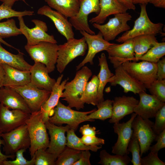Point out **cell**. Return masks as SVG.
<instances>
[{"label": "cell", "mask_w": 165, "mask_h": 165, "mask_svg": "<svg viewBox=\"0 0 165 165\" xmlns=\"http://www.w3.org/2000/svg\"><path fill=\"white\" fill-rule=\"evenodd\" d=\"M92 75L91 70L87 67L83 66L78 70L74 78L65 84L64 91L61 97L68 104V106L75 108L79 110L83 108L84 104L81 98L88 80Z\"/></svg>", "instance_id": "1"}, {"label": "cell", "mask_w": 165, "mask_h": 165, "mask_svg": "<svg viewBox=\"0 0 165 165\" xmlns=\"http://www.w3.org/2000/svg\"><path fill=\"white\" fill-rule=\"evenodd\" d=\"M25 124L30 140L29 151L32 158L37 150L48 148L50 139L40 110L31 112Z\"/></svg>", "instance_id": "2"}, {"label": "cell", "mask_w": 165, "mask_h": 165, "mask_svg": "<svg viewBox=\"0 0 165 165\" xmlns=\"http://www.w3.org/2000/svg\"><path fill=\"white\" fill-rule=\"evenodd\" d=\"M146 5L140 4L141 11L139 16L134 22L133 28L125 32L118 37L116 41L122 43L138 36L156 35L162 32L163 24L161 23H155L149 18L146 10Z\"/></svg>", "instance_id": "3"}, {"label": "cell", "mask_w": 165, "mask_h": 165, "mask_svg": "<svg viewBox=\"0 0 165 165\" xmlns=\"http://www.w3.org/2000/svg\"><path fill=\"white\" fill-rule=\"evenodd\" d=\"M96 109L85 112L75 111L69 106H65L59 101L54 108L53 116L49 117V121L57 125L67 124L70 129L75 131L81 123L87 121H94V119H88L87 116Z\"/></svg>", "instance_id": "4"}, {"label": "cell", "mask_w": 165, "mask_h": 165, "mask_svg": "<svg viewBox=\"0 0 165 165\" xmlns=\"http://www.w3.org/2000/svg\"><path fill=\"white\" fill-rule=\"evenodd\" d=\"M87 49V46L83 36L79 39H70L64 44L58 45L56 63L57 71L60 73H62L74 59L84 56Z\"/></svg>", "instance_id": "5"}, {"label": "cell", "mask_w": 165, "mask_h": 165, "mask_svg": "<svg viewBox=\"0 0 165 165\" xmlns=\"http://www.w3.org/2000/svg\"><path fill=\"white\" fill-rule=\"evenodd\" d=\"M24 48L35 62H40L45 65L49 73L54 70L58 50L57 43L41 42L34 46L26 45Z\"/></svg>", "instance_id": "6"}, {"label": "cell", "mask_w": 165, "mask_h": 165, "mask_svg": "<svg viewBox=\"0 0 165 165\" xmlns=\"http://www.w3.org/2000/svg\"><path fill=\"white\" fill-rule=\"evenodd\" d=\"M124 69L136 80L148 89L157 79L156 63L142 61L139 62L126 61L121 64Z\"/></svg>", "instance_id": "7"}, {"label": "cell", "mask_w": 165, "mask_h": 165, "mask_svg": "<svg viewBox=\"0 0 165 165\" xmlns=\"http://www.w3.org/2000/svg\"><path fill=\"white\" fill-rule=\"evenodd\" d=\"M1 137L4 142L3 151L7 155H15L19 150L27 149L30 145V140L25 124L9 132L2 133Z\"/></svg>", "instance_id": "8"}, {"label": "cell", "mask_w": 165, "mask_h": 165, "mask_svg": "<svg viewBox=\"0 0 165 165\" xmlns=\"http://www.w3.org/2000/svg\"><path fill=\"white\" fill-rule=\"evenodd\" d=\"M132 17L129 13H119L114 15L113 17L109 19L104 24L94 23L92 25L99 31L106 41L109 42L114 40L121 33L130 29L127 23Z\"/></svg>", "instance_id": "9"}, {"label": "cell", "mask_w": 165, "mask_h": 165, "mask_svg": "<svg viewBox=\"0 0 165 165\" xmlns=\"http://www.w3.org/2000/svg\"><path fill=\"white\" fill-rule=\"evenodd\" d=\"M18 19L19 28L27 40L26 45L34 46L41 42L57 43L54 36L47 33L48 27L45 22L38 19L32 20L31 21L34 24L35 26L30 28L25 24L23 16L18 17Z\"/></svg>", "instance_id": "10"}, {"label": "cell", "mask_w": 165, "mask_h": 165, "mask_svg": "<svg viewBox=\"0 0 165 165\" xmlns=\"http://www.w3.org/2000/svg\"><path fill=\"white\" fill-rule=\"evenodd\" d=\"M154 123L149 119H144L137 115L134 119L131 127L139 141L141 148L140 156L147 152L152 143L156 141L157 136L152 127Z\"/></svg>", "instance_id": "11"}, {"label": "cell", "mask_w": 165, "mask_h": 165, "mask_svg": "<svg viewBox=\"0 0 165 165\" xmlns=\"http://www.w3.org/2000/svg\"><path fill=\"white\" fill-rule=\"evenodd\" d=\"M10 88L22 97L31 113L40 110L41 107L50 97L51 92L40 89L30 82L23 86Z\"/></svg>", "instance_id": "12"}, {"label": "cell", "mask_w": 165, "mask_h": 165, "mask_svg": "<svg viewBox=\"0 0 165 165\" xmlns=\"http://www.w3.org/2000/svg\"><path fill=\"white\" fill-rule=\"evenodd\" d=\"M100 0H80L79 7L77 15L69 18V21L76 30L85 31L92 35L95 32L92 30L88 22L89 15L95 13L98 14L100 12Z\"/></svg>", "instance_id": "13"}, {"label": "cell", "mask_w": 165, "mask_h": 165, "mask_svg": "<svg viewBox=\"0 0 165 165\" xmlns=\"http://www.w3.org/2000/svg\"><path fill=\"white\" fill-rule=\"evenodd\" d=\"M113 65L115 68V74L107 81L111 86H116L117 85L120 86L123 88L124 93H126L132 92L136 94L146 91V88L144 85L125 70L121 64L117 63Z\"/></svg>", "instance_id": "14"}, {"label": "cell", "mask_w": 165, "mask_h": 165, "mask_svg": "<svg viewBox=\"0 0 165 165\" xmlns=\"http://www.w3.org/2000/svg\"><path fill=\"white\" fill-rule=\"evenodd\" d=\"M31 113L19 109H11L0 103V130L9 132L25 124Z\"/></svg>", "instance_id": "15"}, {"label": "cell", "mask_w": 165, "mask_h": 165, "mask_svg": "<svg viewBox=\"0 0 165 165\" xmlns=\"http://www.w3.org/2000/svg\"><path fill=\"white\" fill-rule=\"evenodd\" d=\"M137 115L133 112L130 119L127 122L114 123V131L117 134L118 137L116 142L112 147V153L122 156L129 154L127 147L133 132L131 123Z\"/></svg>", "instance_id": "16"}, {"label": "cell", "mask_w": 165, "mask_h": 165, "mask_svg": "<svg viewBox=\"0 0 165 165\" xmlns=\"http://www.w3.org/2000/svg\"><path fill=\"white\" fill-rule=\"evenodd\" d=\"M80 32L85 39L87 46L88 52L84 59L76 66L77 71L88 63L91 65L93 64V59L96 54L102 51H106L112 44L106 41L100 31L96 35L90 34L83 31H80Z\"/></svg>", "instance_id": "17"}, {"label": "cell", "mask_w": 165, "mask_h": 165, "mask_svg": "<svg viewBox=\"0 0 165 165\" xmlns=\"http://www.w3.org/2000/svg\"><path fill=\"white\" fill-rule=\"evenodd\" d=\"M45 124L50 136L49 146L46 150L57 159L66 146L65 133L70 128L68 125L58 126L49 121L46 122Z\"/></svg>", "instance_id": "18"}, {"label": "cell", "mask_w": 165, "mask_h": 165, "mask_svg": "<svg viewBox=\"0 0 165 165\" xmlns=\"http://www.w3.org/2000/svg\"><path fill=\"white\" fill-rule=\"evenodd\" d=\"M140 100L134 110V112L143 119L155 117L160 108L165 104L155 96L142 91L138 94Z\"/></svg>", "instance_id": "19"}, {"label": "cell", "mask_w": 165, "mask_h": 165, "mask_svg": "<svg viewBox=\"0 0 165 165\" xmlns=\"http://www.w3.org/2000/svg\"><path fill=\"white\" fill-rule=\"evenodd\" d=\"M37 13L49 18L53 21L58 31L67 40L74 38L73 26L68 18L48 6L44 5L40 7Z\"/></svg>", "instance_id": "20"}, {"label": "cell", "mask_w": 165, "mask_h": 165, "mask_svg": "<svg viewBox=\"0 0 165 165\" xmlns=\"http://www.w3.org/2000/svg\"><path fill=\"white\" fill-rule=\"evenodd\" d=\"M139 101L133 96L116 97L112 103V114L109 120L110 123L119 122L125 116L134 112Z\"/></svg>", "instance_id": "21"}, {"label": "cell", "mask_w": 165, "mask_h": 165, "mask_svg": "<svg viewBox=\"0 0 165 165\" xmlns=\"http://www.w3.org/2000/svg\"><path fill=\"white\" fill-rule=\"evenodd\" d=\"M106 51L112 64L119 62L121 64L125 61H133L135 57L133 38L120 44L112 43Z\"/></svg>", "instance_id": "22"}, {"label": "cell", "mask_w": 165, "mask_h": 165, "mask_svg": "<svg viewBox=\"0 0 165 165\" xmlns=\"http://www.w3.org/2000/svg\"><path fill=\"white\" fill-rule=\"evenodd\" d=\"M30 82L38 88L51 91L56 80L51 78L45 65L40 62H35L30 70Z\"/></svg>", "instance_id": "23"}, {"label": "cell", "mask_w": 165, "mask_h": 165, "mask_svg": "<svg viewBox=\"0 0 165 165\" xmlns=\"http://www.w3.org/2000/svg\"><path fill=\"white\" fill-rule=\"evenodd\" d=\"M63 76V75L62 74L58 77L50 97L40 109L43 120L45 123L49 121L50 114L54 113V108L57 105L62 94L65 84L69 80V78H68L61 82Z\"/></svg>", "instance_id": "24"}, {"label": "cell", "mask_w": 165, "mask_h": 165, "mask_svg": "<svg viewBox=\"0 0 165 165\" xmlns=\"http://www.w3.org/2000/svg\"><path fill=\"white\" fill-rule=\"evenodd\" d=\"M0 103L11 109H19L31 113L22 97L9 87L3 86L0 89Z\"/></svg>", "instance_id": "25"}, {"label": "cell", "mask_w": 165, "mask_h": 165, "mask_svg": "<svg viewBox=\"0 0 165 165\" xmlns=\"http://www.w3.org/2000/svg\"><path fill=\"white\" fill-rule=\"evenodd\" d=\"M2 64L5 72L3 86H21L30 82V71L21 70L6 64Z\"/></svg>", "instance_id": "26"}, {"label": "cell", "mask_w": 165, "mask_h": 165, "mask_svg": "<svg viewBox=\"0 0 165 165\" xmlns=\"http://www.w3.org/2000/svg\"><path fill=\"white\" fill-rule=\"evenodd\" d=\"M99 5V13L96 16L90 20L91 24H102L109 16L126 13L128 10L117 0H100Z\"/></svg>", "instance_id": "27"}, {"label": "cell", "mask_w": 165, "mask_h": 165, "mask_svg": "<svg viewBox=\"0 0 165 165\" xmlns=\"http://www.w3.org/2000/svg\"><path fill=\"white\" fill-rule=\"evenodd\" d=\"M50 7L67 18L75 16L79 7V0H45Z\"/></svg>", "instance_id": "28"}, {"label": "cell", "mask_w": 165, "mask_h": 165, "mask_svg": "<svg viewBox=\"0 0 165 165\" xmlns=\"http://www.w3.org/2000/svg\"><path fill=\"white\" fill-rule=\"evenodd\" d=\"M0 42V62L23 71H30L32 66L24 59V53L20 51L17 54L5 50Z\"/></svg>", "instance_id": "29"}, {"label": "cell", "mask_w": 165, "mask_h": 165, "mask_svg": "<svg viewBox=\"0 0 165 165\" xmlns=\"http://www.w3.org/2000/svg\"><path fill=\"white\" fill-rule=\"evenodd\" d=\"M135 57L133 61L137 60L158 42L155 35H141L133 38Z\"/></svg>", "instance_id": "30"}, {"label": "cell", "mask_w": 165, "mask_h": 165, "mask_svg": "<svg viewBox=\"0 0 165 165\" xmlns=\"http://www.w3.org/2000/svg\"><path fill=\"white\" fill-rule=\"evenodd\" d=\"M98 65L100 66L99 72L97 75L99 79L98 90V102L100 103L104 100L103 91L108 80L114 75L109 69L105 54L102 53L98 57Z\"/></svg>", "instance_id": "31"}, {"label": "cell", "mask_w": 165, "mask_h": 165, "mask_svg": "<svg viewBox=\"0 0 165 165\" xmlns=\"http://www.w3.org/2000/svg\"><path fill=\"white\" fill-rule=\"evenodd\" d=\"M99 82L98 77L96 75H94L90 80L87 82L81 98L83 103L94 106L98 104Z\"/></svg>", "instance_id": "32"}, {"label": "cell", "mask_w": 165, "mask_h": 165, "mask_svg": "<svg viewBox=\"0 0 165 165\" xmlns=\"http://www.w3.org/2000/svg\"><path fill=\"white\" fill-rule=\"evenodd\" d=\"M113 100L107 99L99 103L97 105V109L89 114L87 117L89 119L105 120L111 118L112 114Z\"/></svg>", "instance_id": "33"}, {"label": "cell", "mask_w": 165, "mask_h": 165, "mask_svg": "<svg viewBox=\"0 0 165 165\" xmlns=\"http://www.w3.org/2000/svg\"><path fill=\"white\" fill-rule=\"evenodd\" d=\"M99 157L100 160L98 163L102 165H127L131 161L128 155H111L105 149L101 151Z\"/></svg>", "instance_id": "34"}, {"label": "cell", "mask_w": 165, "mask_h": 165, "mask_svg": "<svg viewBox=\"0 0 165 165\" xmlns=\"http://www.w3.org/2000/svg\"><path fill=\"white\" fill-rule=\"evenodd\" d=\"M75 132L74 130L71 129H69L67 131V146L78 150H90L94 152H97L101 148V146L99 147L85 145L82 142L80 138L76 136Z\"/></svg>", "instance_id": "35"}, {"label": "cell", "mask_w": 165, "mask_h": 165, "mask_svg": "<svg viewBox=\"0 0 165 165\" xmlns=\"http://www.w3.org/2000/svg\"><path fill=\"white\" fill-rule=\"evenodd\" d=\"M81 152L66 146L57 157L55 165H73L79 159Z\"/></svg>", "instance_id": "36"}, {"label": "cell", "mask_w": 165, "mask_h": 165, "mask_svg": "<svg viewBox=\"0 0 165 165\" xmlns=\"http://www.w3.org/2000/svg\"><path fill=\"white\" fill-rule=\"evenodd\" d=\"M165 55V42H158L153 47L138 58L139 60L156 63Z\"/></svg>", "instance_id": "37"}, {"label": "cell", "mask_w": 165, "mask_h": 165, "mask_svg": "<svg viewBox=\"0 0 165 165\" xmlns=\"http://www.w3.org/2000/svg\"><path fill=\"white\" fill-rule=\"evenodd\" d=\"M21 34L22 33L16 26L14 19H8L6 21L0 22V37L2 38Z\"/></svg>", "instance_id": "38"}, {"label": "cell", "mask_w": 165, "mask_h": 165, "mask_svg": "<svg viewBox=\"0 0 165 165\" xmlns=\"http://www.w3.org/2000/svg\"><path fill=\"white\" fill-rule=\"evenodd\" d=\"M127 150L131 153L132 158L130 162L133 165H141V148L139 141L133 133L129 143Z\"/></svg>", "instance_id": "39"}, {"label": "cell", "mask_w": 165, "mask_h": 165, "mask_svg": "<svg viewBox=\"0 0 165 165\" xmlns=\"http://www.w3.org/2000/svg\"><path fill=\"white\" fill-rule=\"evenodd\" d=\"M35 165H55L56 158L45 149H39L33 156Z\"/></svg>", "instance_id": "40"}, {"label": "cell", "mask_w": 165, "mask_h": 165, "mask_svg": "<svg viewBox=\"0 0 165 165\" xmlns=\"http://www.w3.org/2000/svg\"><path fill=\"white\" fill-rule=\"evenodd\" d=\"M34 14V12L25 10L17 11L2 3L0 6V21L4 19H8L14 17L31 16Z\"/></svg>", "instance_id": "41"}, {"label": "cell", "mask_w": 165, "mask_h": 165, "mask_svg": "<svg viewBox=\"0 0 165 165\" xmlns=\"http://www.w3.org/2000/svg\"><path fill=\"white\" fill-rule=\"evenodd\" d=\"M151 95L156 97L161 101L165 102V80H156L148 89Z\"/></svg>", "instance_id": "42"}, {"label": "cell", "mask_w": 165, "mask_h": 165, "mask_svg": "<svg viewBox=\"0 0 165 165\" xmlns=\"http://www.w3.org/2000/svg\"><path fill=\"white\" fill-rule=\"evenodd\" d=\"M27 149L23 148L19 150L16 153V159L13 160H5L3 165H35L34 156L31 160H27L24 156V153Z\"/></svg>", "instance_id": "43"}, {"label": "cell", "mask_w": 165, "mask_h": 165, "mask_svg": "<svg viewBox=\"0 0 165 165\" xmlns=\"http://www.w3.org/2000/svg\"><path fill=\"white\" fill-rule=\"evenodd\" d=\"M155 118V121L152 129L158 137L165 129V104L158 111Z\"/></svg>", "instance_id": "44"}, {"label": "cell", "mask_w": 165, "mask_h": 165, "mask_svg": "<svg viewBox=\"0 0 165 165\" xmlns=\"http://www.w3.org/2000/svg\"><path fill=\"white\" fill-rule=\"evenodd\" d=\"M141 165H165L164 162L161 160L158 154L150 152L146 156L141 158Z\"/></svg>", "instance_id": "45"}, {"label": "cell", "mask_w": 165, "mask_h": 165, "mask_svg": "<svg viewBox=\"0 0 165 165\" xmlns=\"http://www.w3.org/2000/svg\"><path fill=\"white\" fill-rule=\"evenodd\" d=\"M156 143L150 146L149 150L153 153L158 154L159 151L165 147V129L158 136Z\"/></svg>", "instance_id": "46"}, {"label": "cell", "mask_w": 165, "mask_h": 165, "mask_svg": "<svg viewBox=\"0 0 165 165\" xmlns=\"http://www.w3.org/2000/svg\"><path fill=\"white\" fill-rule=\"evenodd\" d=\"M80 139L82 142L87 145L98 146L104 145L105 143L104 139L97 137L96 136L83 135Z\"/></svg>", "instance_id": "47"}, {"label": "cell", "mask_w": 165, "mask_h": 165, "mask_svg": "<svg viewBox=\"0 0 165 165\" xmlns=\"http://www.w3.org/2000/svg\"><path fill=\"white\" fill-rule=\"evenodd\" d=\"M89 150L82 151L79 159L73 165H90Z\"/></svg>", "instance_id": "48"}, {"label": "cell", "mask_w": 165, "mask_h": 165, "mask_svg": "<svg viewBox=\"0 0 165 165\" xmlns=\"http://www.w3.org/2000/svg\"><path fill=\"white\" fill-rule=\"evenodd\" d=\"M157 67V80H162L165 79V58L160 60L156 63Z\"/></svg>", "instance_id": "49"}, {"label": "cell", "mask_w": 165, "mask_h": 165, "mask_svg": "<svg viewBox=\"0 0 165 165\" xmlns=\"http://www.w3.org/2000/svg\"><path fill=\"white\" fill-rule=\"evenodd\" d=\"M95 127L90 126L89 124L82 126L79 129V131L83 135L96 136L97 131Z\"/></svg>", "instance_id": "50"}, {"label": "cell", "mask_w": 165, "mask_h": 165, "mask_svg": "<svg viewBox=\"0 0 165 165\" xmlns=\"http://www.w3.org/2000/svg\"><path fill=\"white\" fill-rule=\"evenodd\" d=\"M4 144V141L1 137H0V165H3V163L8 158H11L14 160L16 157V155H7L4 154L1 152L0 148L2 145H3Z\"/></svg>", "instance_id": "51"}, {"label": "cell", "mask_w": 165, "mask_h": 165, "mask_svg": "<svg viewBox=\"0 0 165 165\" xmlns=\"http://www.w3.org/2000/svg\"><path fill=\"white\" fill-rule=\"evenodd\" d=\"M122 5L128 9L135 10L136 7L133 3V0H117Z\"/></svg>", "instance_id": "52"}, {"label": "cell", "mask_w": 165, "mask_h": 165, "mask_svg": "<svg viewBox=\"0 0 165 165\" xmlns=\"http://www.w3.org/2000/svg\"><path fill=\"white\" fill-rule=\"evenodd\" d=\"M149 3L152 4L156 7L165 8V0H150Z\"/></svg>", "instance_id": "53"}, {"label": "cell", "mask_w": 165, "mask_h": 165, "mask_svg": "<svg viewBox=\"0 0 165 165\" xmlns=\"http://www.w3.org/2000/svg\"><path fill=\"white\" fill-rule=\"evenodd\" d=\"M18 1H22L28 5L25 0H0V1L2 2L3 4L11 8H12L15 2Z\"/></svg>", "instance_id": "54"}, {"label": "cell", "mask_w": 165, "mask_h": 165, "mask_svg": "<svg viewBox=\"0 0 165 165\" xmlns=\"http://www.w3.org/2000/svg\"><path fill=\"white\" fill-rule=\"evenodd\" d=\"M5 72L2 63L0 62V89L3 86Z\"/></svg>", "instance_id": "55"}, {"label": "cell", "mask_w": 165, "mask_h": 165, "mask_svg": "<svg viewBox=\"0 0 165 165\" xmlns=\"http://www.w3.org/2000/svg\"><path fill=\"white\" fill-rule=\"evenodd\" d=\"M150 0H133V3L134 4H147L149 3Z\"/></svg>", "instance_id": "56"}, {"label": "cell", "mask_w": 165, "mask_h": 165, "mask_svg": "<svg viewBox=\"0 0 165 165\" xmlns=\"http://www.w3.org/2000/svg\"><path fill=\"white\" fill-rule=\"evenodd\" d=\"M0 42L1 43H3V44L9 47H10V48H13L16 50H17L18 51H19L20 50L15 48L13 46H12L11 45L9 44L7 42H6V41H4L2 38H1V37H0Z\"/></svg>", "instance_id": "57"}, {"label": "cell", "mask_w": 165, "mask_h": 165, "mask_svg": "<svg viewBox=\"0 0 165 165\" xmlns=\"http://www.w3.org/2000/svg\"><path fill=\"white\" fill-rule=\"evenodd\" d=\"M2 133V132L0 130V137H1Z\"/></svg>", "instance_id": "58"}, {"label": "cell", "mask_w": 165, "mask_h": 165, "mask_svg": "<svg viewBox=\"0 0 165 165\" xmlns=\"http://www.w3.org/2000/svg\"></svg>", "instance_id": "59"}]
</instances>
